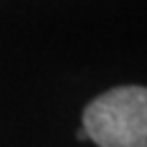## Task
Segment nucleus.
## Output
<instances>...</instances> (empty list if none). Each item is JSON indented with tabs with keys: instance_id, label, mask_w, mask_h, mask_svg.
Returning <instances> with one entry per match:
<instances>
[{
	"instance_id": "nucleus-1",
	"label": "nucleus",
	"mask_w": 147,
	"mask_h": 147,
	"mask_svg": "<svg viewBox=\"0 0 147 147\" xmlns=\"http://www.w3.org/2000/svg\"><path fill=\"white\" fill-rule=\"evenodd\" d=\"M82 129L98 147H147V88L106 90L86 104Z\"/></svg>"
},
{
	"instance_id": "nucleus-2",
	"label": "nucleus",
	"mask_w": 147,
	"mask_h": 147,
	"mask_svg": "<svg viewBox=\"0 0 147 147\" xmlns=\"http://www.w3.org/2000/svg\"><path fill=\"white\" fill-rule=\"evenodd\" d=\"M78 139H80V141H86V139H88V135H86L84 129H80V131H78Z\"/></svg>"
}]
</instances>
